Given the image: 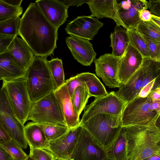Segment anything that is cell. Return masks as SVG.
<instances>
[{
    "instance_id": "3",
    "label": "cell",
    "mask_w": 160,
    "mask_h": 160,
    "mask_svg": "<svg viewBox=\"0 0 160 160\" xmlns=\"http://www.w3.org/2000/svg\"><path fill=\"white\" fill-rule=\"evenodd\" d=\"M47 58L35 56L26 70L25 77L27 88L32 102L56 90Z\"/></svg>"
},
{
    "instance_id": "26",
    "label": "cell",
    "mask_w": 160,
    "mask_h": 160,
    "mask_svg": "<svg viewBox=\"0 0 160 160\" xmlns=\"http://www.w3.org/2000/svg\"><path fill=\"white\" fill-rule=\"evenodd\" d=\"M125 127H122L118 137L108 151L109 160H128Z\"/></svg>"
},
{
    "instance_id": "14",
    "label": "cell",
    "mask_w": 160,
    "mask_h": 160,
    "mask_svg": "<svg viewBox=\"0 0 160 160\" xmlns=\"http://www.w3.org/2000/svg\"><path fill=\"white\" fill-rule=\"evenodd\" d=\"M143 57L130 43L121 57L118 68V78L121 85L125 83L140 68Z\"/></svg>"
},
{
    "instance_id": "45",
    "label": "cell",
    "mask_w": 160,
    "mask_h": 160,
    "mask_svg": "<svg viewBox=\"0 0 160 160\" xmlns=\"http://www.w3.org/2000/svg\"><path fill=\"white\" fill-rule=\"evenodd\" d=\"M0 160H14L12 156L0 146Z\"/></svg>"
},
{
    "instance_id": "33",
    "label": "cell",
    "mask_w": 160,
    "mask_h": 160,
    "mask_svg": "<svg viewBox=\"0 0 160 160\" xmlns=\"http://www.w3.org/2000/svg\"><path fill=\"white\" fill-rule=\"evenodd\" d=\"M20 16L0 21V34L18 36L21 23Z\"/></svg>"
},
{
    "instance_id": "13",
    "label": "cell",
    "mask_w": 160,
    "mask_h": 160,
    "mask_svg": "<svg viewBox=\"0 0 160 160\" xmlns=\"http://www.w3.org/2000/svg\"><path fill=\"white\" fill-rule=\"evenodd\" d=\"M103 25L97 18L90 16H82L77 17L68 23L65 30L70 36L90 40L93 39Z\"/></svg>"
},
{
    "instance_id": "24",
    "label": "cell",
    "mask_w": 160,
    "mask_h": 160,
    "mask_svg": "<svg viewBox=\"0 0 160 160\" xmlns=\"http://www.w3.org/2000/svg\"><path fill=\"white\" fill-rule=\"evenodd\" d=\"M112 54L118 57H121L125 53L129 43L127 31L121 26L117 25L111 33Z\"/></svg>"
},
{
    "instance_id": "1",
    "label": "cell",
    "mask_w": 160,
    "mask_h": 160,
    "mask_svg": "<svg viewBox=\"0 0 160 160\" xmlns=\"http://www.w3.org/2000/svg\"><path fill=\"white\" fill-rule=\"evenodd\" d=\"M58 29L46 18L37 3L31 2L21 18L19 36L35 56L47 57L57 47Z\"/></svg>"
},
{
    "instance_id": "38",
    "label": "cell",
    "mask_w": 160,
    "mask_h": 160,
    "mask_svg": "<svg viewBox=\"0 0 160 160\" xmlns=\"http://www.w3.org/2000/svg\"><path fill=\"white\" fill-rule=\"evenodd\" d=\"M66 84L72 99L76 89L78 87L84 85V82L81 80L77 75L66 80Z\"/></svg>"
},
{
    "instance_id": "10",
    "label": "cell",
    "mask_w": 160,
    "mask_h": 160,
    "mask_svg": "<svg viewBox=\"0 0 160 160\" xmlns=\"http://www.w3.org/2000/svg\"><path fill=\"white\" fill-rule=\"evenodd\" d=\"M95 98L90 104L86 107L80 121V124L99 114L122 116L127 104L118 97L114 91L108 93L106 96Z\"/></svg>"
},
{
    "instance_id": "46",
    "label": "cell",
    "mask_w": 160,
    "mask_h": 160,
    "mask_svg": "<svg viewBox=\"0 0 160 160\" xmlns=\"http://www.w3.org/2000/svg\"><path fill=\"white\" fill-rule=\"evenodd\" d=\"M149 109L158 113L160 112V100H152Z\"/></svg>"
},
{
    "instance_id": "22",
    "label": "cell",
    "mask_w": 160,
    "mask_h": 160,
    "mask_svg": "<svg viewBox=\"0 0 160 160\" xmlns=\"http://www.w3.org/2000/svg\"><path fill=\"white\" fill-rule=\"evenodd\" d=\"M25 134L27 143L31 149L49 150V141L44 131L36 122H28L25 126Z\"/></svg>"
},
{
    "instance_id": "28",
    "label": "cell",
    "mask_w": 160,
    "mask_h": 160,
    "mask_svg": "<svg viewBox=\"0 0 160 160\" xmlns=\"http://www.w3.org/2000/svg\"><path fill=\"white\" fill-rule=\"evenodd\" d=\"M144 37L150 40L160 42V27L152 20L142 21L136 28Z\"/></svg>"
},
{
    "instance_id": "34",
    "label": "cell",
    "mask_w": 160,
    "mask_h": 160,
    "mask_svg": "<svg viewBox=\"0 0 160 160\" xmlns=\"http://www.w3.org/2000/svg\"><path fill=\"white\" fill-rule=\"evenodd\" d=\"M22 11L23 8L21 5L12 6L7 3L3 0H0V21L20 16Z\"/></svg>"
},
{
    "instance_id": "35",
    "label": "cell",
    "mask_w": 160,
    "mask_h": 160,
    "mask_svg": "<svg viewBox=\"0 0 160 160\" xmlns=\"http://www.w3.org/2000/svg\"><path fill=\"white\" fill-rule=\"evenodd\" d=\"M13 158L14 160H25L28 156L22 148L12 139L3 144H0Z\"/></svg>"
},
{
    "instance_id": "54",
    "label": "cell",
    "mask_w": 160,
    "mask_h": 160,
    "mask_svg": "<svg viewBox=\"0 0 160 160\" xmlns=\"http://www.w3.org/2000/svg\"><path fill=\"white\" fill-rule=\"evenodd\" d=\"M68 160H74V159H72V158H71V159H69Z\"/></svg>"
},
{
    "instance_id": "21",
    "label": "cell",
    "mask_w": 160,
    "mask_h": 160,
    "mask_svg": "<svg viewBox=\"0 0 160 160\" xmlns=\"http://www.w3.org/2000/svg\"><path fill=\"white\" fill-rule=\"evenodd\" d=\"M143 77L141 65L127 82L120 86L115 92L116 95L127 104L132 101L138 96L141 90Z\"/></svg>"
},
{
    "instance_id": "53",
    "label": "cell",
    "mask_w": 160,
    "mask_h": 160,
    "mask_svg": "<svg viewBox=\"0 0 160 160\" xmlns=\"http://www.w3.org/2000/svg\"><path fill=\"white\" fill-rule=\"evenodd\" d=\"M156 65L157 68H160V62H156Z\"/></svg>"
},
{
    "instance_id": "7",
    "label": "cell",
    "mask_w": 160,
    "mask_h": 160,
    "mask_svg": "<svg viewBox=\"0 0 160 160\" xmlns=\"http://www.w3.org/2000/svg\"><path fill=\"white\" fill-rule=\"evenodd\" d=\"M0 122L7 130L12 139L23 149L28 143L25 134V126L16 115L4 88L0 90Z\"/></svg>"
},
{
    "instance_id": "37",
    "label": "cell",
    "mask_w": 160,
    "mask_h": 160,
    "mask_svg": "<svg viewBox=\"0 0 160 160\" xmlns=\"http://www.w3.org/2000/svg\"><path fill=\"white\" fill-rule=\"evenodd\" d=\"M143 38L148 46L151 55V59L156 62H160V42Z\"/></svg>"
},
{
    "instance_id": "30",
    "label": "cell",
    "mask_w": 160,
    "mask_h": 160,
    "mask_svg": "<svg viewBox=\"0 0 160 160\" xmlns=\"http://www.w3.org/2000/svg\"><path fill=\"white\" fill-rule=\"evenodd\" d=\"M90 97L86 84L76 89L72 101L74 111L79 116L85 108Z\"/></svg>"
},
{
    "instance_id": "48",
    "label": "cell",
    "mask_w": 160,
    "mask_h": 160,
    "mask_svg": "<svg viewBox=\"0 0 160 160\" xmlns=\"http://www.w3.org/2000/svg\"><path fill=\"white\" fill-rule=\"evenodd\" d=\"M7 3L11 5L14 6H18L21 5V4L22 1V0H3Z\"/></svg>"
},
{
    "instance_id": "2",
    "label": "cell",
    "mask_w": 160,
    "mask_h": 160,
    "mask_svg": "<svg viewBox=\"0 0 160 160\" xmlns=\"http://www.w3.org/2000/svg\"><path fill=\"white\" fill-rule=\"evenodd\" d=\"M126 127L128 160H142L158 152L160 140V112L147 124Z\"/></svg>"
},
{
    "instance_id": "50",
    "label": "cell",
    "mask_w": 160,
    "mask_h": 160,
    "mask_svg": "<svg viewBox=\"0 0 160 160\" xmlns=\"http://www.w3.org/2000/svg\"><path fill=\"white\" fill-rule=\"evenodd\" d=\"M151 20L160 27V17L152 15Z\"/></svg>"
},
{
    "instance_id": "17",
    "label": "cell",
    "mask_w": 160,
    "mask_h": 160,
    "mask_svg": "<svg viewBox=\"0 0 160 160\" xmlns=\"http://www.w3.org/2000/svg\"><path fill=\"white\" fill-rule=\"evenodd\" d=\"M87 4L91 12V17L97 19L103 18L113 20L116 25L127 27L122 21L119 14V6L116 0H89Z\"/></svg>"
},
{
    "instance_id": "55",
    "label": "cell",
    "mask_w": 160,
    "mask_h": 160,
    "mask_svg": "<svg viewBox=\"0 0 160 160\" xmlns=\"http://www.w3.org/2000/svg\"><path fill=\"white\" fill-rule=\"evenodd\" d=\"M54 160H58L57 159H56V158H55L54 159Z\"/></svg>"
},
{
    "instance_id": "44",
    "label": "cell",
    "mask_w": 160,
    "mask_h": 160,
    "mask_svg": "<svg viewBox=\"0 0 160 160\" xmlns=\"http://www.w3.org/2000/svg\"><path fill=\"white\" fill-rule=\"evenodd\" d=\"M61 1L69 8L70 6H76L77 7L81 6L84 3H87L89 0H62Z\"/></svg>"
},
{
    "instance_id": "47",
    "label": "cell",
    "mask_w": 160,
    "mask_h": 160,
    "mask_svg": "<svg viewBox=\"0 0 160 160\" xmlns=\"http://www.w3.org/2000/svg\"><path fill=\"white\" fill-rule=\"evenodd\" d=\"M152 100H160V87L152 91L148 95Z\"/></svg>"
},
{
    "instance_id": "6",
    "label": "cell",
    "mask_w": 160,
    "mask_h": 160,
    "mask_svg": "<svg viewBox=\"0 0 160 160\" xmlns=\"http://www.w3.org/2000/svg\"><path fill=\"white\" fill-rule=\"evenodd\" d=\"M14 112L23 125L27 121L32 102L27 89L25 77L9 82L3 81Z\"/></svg>"
},
{
    "instance_id": "20",
    "label": "cell",
    "mask_w": 160,
    "mask_h": 160,
    "mask_svg": "<svg viewBox=\"0 0 160 160\" xmlns=\"http://www.w3.org/2000/svg\"><path fill=\"white\" fill-rule=\"evenodd\" d=\"M26 70L15 62L9 52L7 50L0 54V79L9 82L25 77Z\"/></svg>"
},
{
    "instance_id": "9",
    "label": "cell",
    "mask_w": 160,
    "mask_h": 160,
    "mask_svg": "<svg viewBox=\"0 0 160 160\" xmlns=\"http://www.w3.org/2000/svg\"><path fill=\"white\" fill-rule=\"evenodd\" d=\"M71 158L74 160H109L108 151L82 126Z\"/></svg>"
},
{
    "instance_id": "51",
    "label": "cell",
    "mask_w": 160,
    "mask_h": 160,
    "mask_svg": "<svg viewBox=\"0 0 160 160\" xmlns=\"http://www.w3.org/2000/svg\"><path fill=\"white\" fill-rule=\"evenodd\" d=\"M156 146L158 149L160 151V140L157 143Z\"/></svg>"
},
{
    "instance_id": "32",
    "label": "cell",
    "mask_w": 160,
    "mask_h": 160,
    "mask_svg": "<svg viewBox=\"0 0 160 160\" xmlns=\"http://www.w3.org/2000/svg\"><path fill=\"white\" fill-rule=\"evenodd\" d=\"M141 67L143 76L142 88L156 78L157 70L156 62L147 58L143 57Z\"/></svg>"
},
{
    "instance_id": "52",
    "label": "cell",
    "mask_w": 160,
    "mask_h": 160,
    "mask_svg": "<svg viewBox=\"0 0 160 160\" xmlns=\"http://www.w3.org/2000/svg\"><path fill=\"white\" fill-rule=\"evenodd\" d=\"M25 160H36L34 158H32L29 155H28V156Z\"/></svg>"
},
{
    "instance_id": "42",
    "label": "cell",
    "mask_w": 160,
    "mask_h": 160,
    "mask_svg": "<svg viewBox=\"0 0 160 160\" xmlns=\"http://www.w3.org/2000/svg\"><path fill=\"white\" fill-rule=\"evenodd\" d=\"M155 79L153 80L142 88L138 96V97L143 98L148 97L151 92L153 90L154 85Z\"/></svg>"
},
{
    "instance_id": "27",
    "label": "cell",
    "mask_w": 160,
    "mask_h": 160,
    "mask_svg": "<svg viewBox=\"0 0 160 160\" xmlns=\"http://www.w3.org/2000/svg\"><path fill=\"white\" fill-rule=\"evenodd\" d=\"M129 43L136 49L143 57L151 58L148 46L143 37L134 28H128L126 29Z\"/></svg>"
},
{
    "instance_id": "41",
    "label": "cell",
    "mask_w": 160,
    "mask_h": 160,
    "mask_svg": "<svg viewBox=\"0 0 160 160\" xmlns=\"http://www.w3.org/2000/svg\"><path fill=\"white\" fill-rule=\"evenodd\" d=\"M12 139L3 124L0 122V144L5 143Z\"/></svg>"
},
{
    "instance_id": "49",
    "label": "cell",
    "mask_w": 160,
    "mask_h": 160,
    "mask_svg": "<svg viewBox=\"0 0 160 160\" xmlns=\"http://www.w3.org/2000/svg\"><path fill=\"white\" fill-rule=\"evenodd\" d=\"M142 160H160V151L157 153Z\"/></svg>"
},
{
    "instance_id": "29",
    "label": "cell",
    "mask_w": 160,
    "mask_h": 160,
    "mask_svg": "<svg viewBox=\"0 0 160 160\" xmlns=\"http://www.w3.org/2000/svg\"><path fill=\"white\" fill-rule=\"evenodd\" d=\"M48 65L56 89L66 82L62 60L58 58L52 59L48 61Z\"/></svg>"
},
{
    "instance_id": "5",
    "label": "cell",
    "mask_w": 160,
    "mask_h": 160,
    "mask_svg": "<svg viewBox=\"0 0 160 160\" xmlns=\"http://www.w3.org/2000/svg\"><path fill=\"white\" fill-rule=\"evenodd\" d=\"M28 120L36 123L58 124L67 126L54 91L38 100L32 102L27 119Z\"/></svg>"
},
{
    "instance_id": "16",
    "label": "cell",
    "mask_w": 160,
    "mask_h": 160,
    "mask_svg": "<svg viewBox=\"0 0 160 160\" xmlns=\"http://www.w3.org/2000/svg\"><path fill=\"white\" fill-rule=\"evenodd\" d=\"M41 12L48 21L58 29L68 17V7L61 0H37Z\"/></svg>"
},
{
    "instance_id": "11",
    "label": "cell",
    "mask_w": 160,
    "mask_h": 160,
    "mask_svg": "<svg viewBox=\"0 0 160 160\" xmlns=\"http://www.w3.org/2000/svg\"><path fill=\"white\" fill-rule=\"evenodd\" d=\"M121 57L106 53L94 60L96 75L110 88H119L121 86L118 78Z\"/></svg>"
},
{
    "instance_id": "31",
    "label": "cell",
    "mask_w": 160,
    "mask_h": 160,
    "mask_svg": "<svg viewBox=\"0 0 160 160\" xmlns=\"http://www.w3.org/2000/svg\"><path fill=\"white\" fill-rule=\"evenodd\" d=\"M36 123L42 129L49 142L59 138L69 130L67 126L62 125Z\"/></svg>"
},
{
    "instance_id": "19",
    "label": "cell",
    "mask_w": 160,
    "mask_h": 160,
    "mask_svg": "<svg viewBox=\"0 0 160 160\" xmlns=\"http://www.w3.org/2000/svg\"><path fill=\"white\" fill-rule=\"evenodd\" d=\"M7 50L19 67L26 70L35 55L26 42L17 36L14 38Z\"/></svg>"
},
{
    "instance_id": "12",
    "label": "cell",
    "mask_w": 160,
    "mask_h": 160,
    "mask_svg": "<svg viewBox=\"0 0 160 160\" xmlns=\"http://www.w3.org/2000/svg\"><path fill=\"white\" fill-rule=\"evenodd\" d=\"M82 128L79 126L69 129L59 138L49 142V150L58 160H68L76 145Z\"/></svg>"
},
{
    "instance_id": "8",
    "label": "cell",
    "mask_w": 160,
    "mask_h": 160,
    "mask_svg": "<svg viewBox=\"0 0 160 160\" xmlns=\"http://www.w3.org/2000/svg\"><path fill=\"white\" fill-rule=\"evenodd\" d=\"M152 99L138 96L127 103L121 116L122 127L144 125L153 119L158 113L149 109Z\"/></svg>"
},
{
    "instance_id": "4",
    "label": "cell",
    "mask_w": 160,
    "mask_h": 160,
    "mask_svg": "<svg viewBox=\"0 0 160 160\" xmlns=\"http://www.w3.org/2000/svg\"><path fill=\"white\" fill-rule=\"evenodd\" d=\"M121 116L99 114L80 125L108 151L122 127Z\"/></svg>"
},
{
    "instance_id": "43",
    "label": "cell",
    "mask_w": 160,
    "mask_h": 160,
    "mask_svg": "<svg viewBox=\"0 0 160 160\" xmlns=\"http://www.w3.org/2000/svg\"><path fill=\"white\" fill-rule=\"evenodd\" d=\"M139 17L142 21L148 22L151 20L152 14L150 11L147 9H143L138 11Z\"/></svg>"
},
{
    "instance_id": "39",
    "label": "cell",
    "mask_w": 160,
    "mask_h": 160,
    "mask_svg": "<svg viewBox=\"0 0 160 160\" xmlns=\"http://www.w3.org/2000/svg\"><path fill=\"white\" fill-rule=\"evenodd\" d=\"M16 36L0 34V54L7 50L8 47Z\"/></svg>"
},
{
    "instance_id": "36",
    "label": "cell",
    "mask_w": 160,
    "mask_h": 160,
    "mask_svg": "<svg viewBox=\"0 0 160 160\" xmlns=\"http://www.w3.org/2000/svg\"><path fill=\"white\" fill-rule=\"evenodd\" d=\"M29 155L36 160H54L56 158L50 151L43 149L30 148Z\"/></svg>"
},
{
    "instance_id": "23",
    "label": "cell",
    "mask_w": 160,
    "mask_h": 160,
    "mask_svg": "<svg viewBox=\"0 0 160 160\" xmlns=\"http://www.w3.org/2000/svg\"><path fill=\"white\" fill-rule=\"evenodd\" d=\"M148 1L145 0H132L131 7L126 9L119 8L120 18L126 26L128 28H136L142 21L138 14L139 10L148 9Z\"/></svg>"
},
{
    "instance_id": "25",
    "label": "cell",
    "mask_w": 160,
    "mask_h": 160,
    "mask_svg": "<svg viewBox=\"0 0 160 160\" xmlns=\"http://www.w3.org/2000/svg\"><path fill=\"white\" fill-rule=\"evenodd\" d=\"M77 75L85 83L90 97L100 98L106 96L108 94L104 86L95 74L85 72Z\"/></svg>"
},
{
    "instance_id": "40",
    "label": "cell",
    "mask_w": 160,
    "mask_h": 160,
    "mask_svg": "<svg viewBox=\"0 0 160 160\" xmlns=\"http://www.w3.org/2000/svg\"><path fill=\"white\" fill-rule=\"evenodd\" d=\"M148 8L152 15L160 17V0L148 1Z\"/></svg>"
},
{
    "instance_id": "18",
    "label": "cell",
    "mask_w": 160,
    "mask_h": 160,
    "mask_svg": "<svg viewBox=\"0 0 160 160\" xmlns=\"http://www.w3.org/2000/svg\"><path fill=\"white\" fill-rule=\"evenodd\" d=\"M69 129L80 125L79 116L74 111L72 99L65 83L54 91Z\"/></svg>"
},
{
    "instance_id": "15",
    "label": "cell",
    "mask_w": 160,
    "mask_h": 160,
    "mask_svg": "<svg viewBox=\"0 0 160 160\" xmlns=\"http://www.w3.org/2000/svg\"><path fill=\"white\" fill-rule=\"evenodd\" d=\"M66 42L74 58L82 65L90 66L95 59L96 53L89 40L70 36Z\"/></svg>"
}]
</instances>
